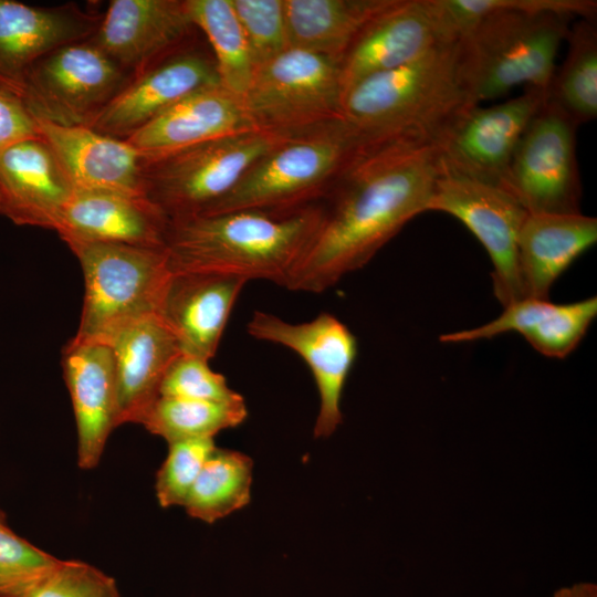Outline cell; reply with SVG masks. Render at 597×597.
Segmentation results:
<instances>
[{"label": "cell", "instance_id": "cell-30", "mask_svg": "<svg viewBox=\"0 0 597 597\" xmlns=\"http://www.w3.org/2000/svg\"><path fill=\"white\" fill-rule=\"evenodd\" d=\"M247 417L244 398L233 401H207L160 396L140 425L170 443L213 438L222 430L240 426Z\"/></svg>", "mask_w": 597, "mask_h": 597}, {"label": "cell", "instance_id": "cell-38", "mask_svg": "<svg viewBox=\"0 0 597 597\" xmlns=\"http://www.w3.org/2000/svg\"><path fill=\"white\" fill-rule=\"evenodd\" d=\"M553 597H597V585L593 583H577L559 588Z\"/></svg>", "mask_w": 597, "mask_h": 597}, {"label": "cell", "instance_id": "cell-4", "mask_svg": "<svg viewBox=\"0 0 597 597\" xmlns=\"http://www.w3.org/2000/svg\"><path fill=\"white\" fill-rule=\"evenodd\" d=\"M473 106L457 39L354 83L343 93L341 119L366 146L404 139L438 147Z\"/></svg>", "mask_w": 597, "mask_h": 597}, {"label": "cell", "instance_id": "cell-1", "mask_svg": "<svg viewBox=\"0 0 597 597\" xmlns=\"http://www.w3.org/2000/svg\"><path fill=\"white\" fill-rule=\"evenodd\" d=\"M439 171L434 145L400 139L364 147L338 179L332 207L286 289L321 293L364 268L428 211Z\"/></svg>", "mask_w": 597, "mask_h": 597}, {"label": "cell", "instance_id": "cell-33", "mask_svg": "<svg viewBox=\"0 0 597 597\" xmlns=\"http://www.w3.org/2000/svg\"><path fill=\"white\" fill-rule=\"evenodd\" d=\"M168 444L167 457L156 474V498L161 507L184 506L216 444L213 438L179 440Z\"/></svg>", "mask_w": 597, "mask_h": 597}, {"label": "cell", "instance_id": "cell-15", "mask_svg": "<svg viewBox=\"0 0 597 597\" xmlns=\"http://www.w3.org/2000/svg\"><path fill=\"white\" fill-rule=\"evenodd\" d=\"M193 28L185 0H113L91 40L134 77L178 52Z\"/></svg>", "mask_w": 597, "mask_h": 597}, {"label": "cell", "instance_id": "cell-35", "mask_svg": "<svg viewBox=\"0 0 597 597\" xmlns=\"http://www.w3.org/2000/svg\"><path fill=\"white\" fill-rule=\"evenodd\" d=\"M161 397L207 401H233L243 398L231 389L226 377L212 370L209 362L181 354L168 368L161 386Z\"/></svg>", "mask_w": 597, "mask_h": 597}, {"label": "cell", "instance_id": "cell-16", "mask_svg": "<svg viewBox=\"0 0 597 597\" xmlns=\"http://www.w3.org/2000/svg\"><path fill=\"white\" fill-rule=\"evenodd\" d=\"M102 14L76 3L36 7L0 0V87L18 96L39 59L62 45L92 38Z\"/></svg>", "mask_w": 597, "mask_h": 597}, {"label": "cell", "instance_id": "cell-2", "mask_svg": "<svg viewBox=\"0 0 597 597\" xmlns=\"http://www.w3.org/2000/svg\"><path fill=\"white\" fill-rule=\"evenodd\" d=\"M459 36V65L475 105L524 85L547 92L570 17L545 0H437Z\"/></svg>", "mask_w": 597, "mask_h": 597}, {"label": "cell", "instance_id": "cell-13", "mask_svg": "<svg viewBox=\"0 0 597 597\" xmlns=\"http://www.w3.org/2000/svg\"><path fill=\"white\" fill-rule=\"evenodd\" d=\"M547 92L525 87L505 102L471 107L438 145L441 165L460 175L502 187L513 154Z\"/></svg>", "mask_w": 597, "mask_h": 597}, {"label": "cell", "instance_id": "cell-25", "mask_svg": "<svg viewBox=\"0 0 597 597\" xmlns=\"http://www.w3.org/2000/svg\"><path fill=\"white\" fill-rule=\"evenodd\" d=\"M597 242V219L579 213H528L517 241L524 297L549 298L558 277Z\"/></svg>", "mask_w": 597, "mask_h": 597}, {"label": "cell", "instance_id": "cell-23", "mask_svg": "<svg viewBox=\"0 0 597 597\" xmlns=\"http://www.w3.org/2000/svg\"><path fill=\"white\" fill-rule=\"evenodd\" d=\"M34 121L39 137L53 150L74 189L145 196V161L126 139L86 126Z\"/></svg>", "mask_w": 597, "mask_h": 597}, {"label": "cell", "instance_id": "cell-27", "mask_svg": "<svg viewBox=\"0 0 597 597\" xmlns=\"http://www.w3.org/2000/svg\"><path fill=\"white\" fill-rule=\"evenodd\" d=\"M568 50L555 70L547 100L577 126L597 117V27L595 18H580L569 28Z\"/></svg>", "mask_w": 597, "mask_h": 597}, {"label": "cell", "instance_id": "cell-37", "mask_svg": "<svg viewBox=\"0 0 597 597\" xmlns=\"http://www.w3.org/2000/svg\"><path fill=\"white\" fill-rule=\"evenodd\" d=\"M38 136L35 121L23 102L0 87V150Z\"/></svg>", "mask_w": 597, "mask_h": 597}, {"label": "cell", "instance_id": "cell-31", "mask_svg": "<svg viewBox=\"0 0 597 597\" xmlns=\"http://www.w3.org/2000/svg\"><path fill=\"white\" fill-rule=\"evenodd\" d=\"M596 316V296L566 304L543 298L519 335L543 356L563 359L577 348Z\"/></svg>", "mask_w": 597, "mask_h": 597}, {"label": "cell", "instance_id": "cell-9", "mask_svg": "<svg viewBox=\"0 0 597 597\" xmlns=\"http://www.w3.org/2000/svg\"><path fill=\"white\" fill-rule=\"evenodd\" d=\"M132 78L90 38L39 59L28 71L18 97L34 119L90 127Z\"/></svg>", "mask_w": 597, "mask_h": 597}, {"label": "cell", "instance_id": "cell-12", "mask_svg": "<svg viewBox=\"0 0 597 597\" xmlns=\"http://www.w3.org/2000/svg\"><path fill=\"white\" fill-rule=\"evenodd\" d=\"M247 332L255 339L284 346L302 357L320 396L314 437L332 436L343 422V391L357 356V339L352 331L329 313H321L307 322L290 323L255 311Z\"/></svg>", "mask_w": 597, "mask_h": 597}, {"label": "cell", "instance_id": "cell-17", "mask_svg": "<svg viewBox=\"0 0 597 597\" xmlns=\"http://www.w3.org/2000/svg\"><path fill=\"white\" fill-rule=\"evenodd\" d=\"M221 84L213 60L196 51H178L134 76L90 126L126 139L186 96Z\"/></svg>", "mask_w": 597, "mask_h": 597}, {"label": "cell", "instance_id": "cell-3", "mask_svg": "<svg viewBox=\"0 0 597 597\" xmlns=\"http://www.w3.org/2000/svg\"><path fill=\"white\" fill-rule=\"evenodd\" d=\"M325 209L238 210L169 221L170 272H210L286 287L313 242Z\"/></svg>", "mask_w": 597, "mask_h": 597}, {"label": "cell", "instance_id": "cell-20", "mask_svg": "<svg viewBox=\"0 0 597 597\" xmlns=\"http://www.w3.org/2000/svg\"><path fill=\"white\" fill-rule=\"evenodd\" d=\"M168 218L145 196L74 189L55 231L65 242L165 249Z\"/></svg>", "mask_w": 597, "mask_h": 597}, {"label": "cell", "instance_id": "cell-10", "mask_svg": "<svg viewBox=\"0 0 597 597\" xmlns=\"http://www.w3.org/2000/svg\"><path fill=\"white\" fill-rule=\"evenodd\" d=\"M577 125L548 100L524 132L502 188L528 213H579Z\"/></svg>", "mask_w": 597, "mask_h": 597}, {"label": "cell", "instance_id": "cell-19", "mask_svg": "<svg viewBox=\"0 0 597 597\" xmlns=\"http://www.w3.org/2000/svg\"><path fill=\"white\" fill-rule=\"evenodd\" d=\"M258 129L243 100L217 84L180 100L126 140L146 165L201 143Z\"/></svg>", "mask_w": 597, "mask_h": 597}, {"label": "cell", "instance_id": "cell-28", "mask_svg": "<svg viewBox=\"0 0 597 597\" xmlns=\"http://www.w3.org/2000/svg\"><path fill=\"white\" fill-rule=\"evenodd\" d=\"M195 25L208 39L221 85L243 100L255 73L250 48L231 0H185Z\"/></svg>", "mask_w": 597, "mask_h": 597}, {"label": "cell", "instance_id": "cell-22", "mask_svg": "<svg viewBox=\"0 0 597 597\" xmlns=\"http://www.w3.org/2000/svg\"><path fill=\"white\" fill-rule=\"evenodd\" d=\"M62 367L77 433V464L94 469L116 428V379L109 345L71 338L62 350Z\"/></svg>", "mask_w": 597, "mask_h": 597}, {"label": "cell", "instance_id": "cell-32", "mask_svg": "<svg viewBox=\"0 0 597 597\" xmlns=\"http://www.w3.org/2000/svg\"><path fill=\"white\" fill-rule=\"evenodd\" d=\"M57 562L0 522V597H25Z\"/></svg>", "mask_w": 597, "mask_h": 597}, {"label": "cell", "instance_id": "cell-36", "mask_svg": "<svg viewBox=\"0 0 597 597\" xmlns=\"http://www.w3.org/2000/svg\"><path fill=\"white\" fill-rule=\"evenodd\" d=\"M25 597H122L116 580L77 559H59Z\"/></svg>", "mask_w": 597, "mask_h": 597}, {"label": "cell", "instance_id": "cell-7", "mask_svg": "<svg viewBox=\"0 0 597 597\" xmlns=\"http://www.w3.org/2000/svg\"><path fill=\"white\" fill-rule=\"evenodd\" d=\"M286 135L251 130L182 149L145 165V196L169 221L198 216L227 196Z\"/></svg>", "mask_w": 597, "mask_h": 597}, {"label": "cell", "instance_id": "cell-14", "mask_svg": "<svg viewBox=\"0 0 597 597\" xmlns=\"http://www.w3.org/2000/svg\"><path fill=\"white\" fill-rule=\"evenodd\" d=\"M457 39L436 0H391L363 27L343 55V93L362 78L408 64Z\"/></svg>", "mask_w": 597, "mask_h": 597}, {"label": "cell", "instance_id": "cell-8", "mask_svg": "<svg viewBox=\"0 0 597 597\" xmlns=\"http://www.w3.org/2000/svg\"><path fill=\"white\" fill-rule=\"evenodd\" d=\"M341 62L290 48L256 69L243 97L259 129L283 135L341 118Z\"/></svg>", "mask_w": 597, "mask_h": 597}, {"label": "cell", "instance_id": "cell-39", "mask_svg": "<svg viewBox=\"0 0 597 597\" xmlns=\"http://www.w3.org/2000/svg\"><path fill=\"white\" fill-rule=\"evenodd\" d=\"M0 522H6V521H4V514L2 513L1 510H0Z\"/></svg>", "mask_w": 597, "mask_h": 597}, {"label": "cell", "instance_id": "cell-29", "mask_svg": "<svg viewBox=\"0 0 597 597\" xmlns=\"http://www.w3.org/2000/svg\"><path fill=\"white\" fill-rule=\"evenodd\" d=\"M252 472L249 455L216 447L184 504L187 514L212 524L245 507L251 500Z\"/></svg>", "mask_w": 597, "mask_h": 597}, {"label": "cell", "instance_id": "cell-11", "mask_svg": "<svg viewBox=\"0 0 597 597\" xmlns=\"http://www.w3.org/2000/svg\"><path fill=\"white\" fill-rule=\"evenodd\" d=\"M428 211L458 219L482 244L493 266V292L503 307L524 297L517 241L528 212L507 190L453 172L440 163Z\"/></svg>", "mask_w": 597, "mask_h": 597}, {"label": "cell", "instance_id": "cell-6", "mask_svg": "<svg viewBox=\"0 0 597 597\" xmlns=\"http://www.w3.org/2000/svg\"><path fill=\"white\" fill-rule=\"evenodd\" d=\"M84 280L73 339L108 344L127 325L156 314L170 275L165 249L113 243H66Z\"/></svg>", "mask_w": 597, "mask_h": 597}, {"label": "cell", "instance_id": "cell-24", "mask_svg": "<svg viewBox=\"0 0 597 597\" xmlns=\"http://www.w3.org/2000/svg\"><path fill=\"white\" fill-rule=\"evenodd\" d=\"M107 345L115 364L116 427L140 425L160 397L168 368L182 354L180 346L156 314L127 325Z\"/></svg>", "mask_w": 597, "mask_h": 597}, {"label": "cell", "instance_id": "cell-5", "mask_svg": "<svg viewBox=\"0 0 597 597\" xmlns=\"http://www.w3.org/2000/svg\"><path fill=\"white\" fill-rule=\"evenodd\" d=\"M364 147L341 118L286 135L249 168L227 196L201 214L238 210L290 212L312 206V200L336 186Z\"/></svg>", "mask_w": 597, "mask_h": 597}, {"label": "cell", "instance_id": "cell-34", "mask_svg": "<svg viewBox=\"0 0 597 597\" xmlns=\"http://www.w3.org/2000/svg\"><path fill=\"white\" fill-rule=\"evenodd\" d=\"M231 1L255 69L290 49L283 0Z\"/></svg>", "mask_w": 597, "mask_h": 597}, {"label": "cell", "instance_id": "cell-21", "mask_svg": "<svg viewBox=\"0 0 597 597\" xmlns=\"http://www.w3.org/2000/svg\"><path fill=\"white\" fill-rule=\"evenodd\" d=\"M74 187L39 136L0 150V214L18 226L55 231Z\"/></svg>", "mask_w": 597, "mask_h": 597}, {"label": "cell", "instance_id": "cell-18", "mask_svg": "<svg viewBox=\"0 0 597 597\" xmlns=\"http://www.w3.org/2000/svg\"><path fill=\"white\" fill-rule=\"evenodd\" d=\"M247 281L210 272H171L156 315L176 337L181 353L210 360Z\"/></svg>", "mask_w": 597, "mask_h": 597}, {"label": "cell", "instance_id": "cell-26", "mask_svg": "<svg viewBox=\"0 0 597 597\" xmlns=\"http://www.w3.org/2000/svg\"><path fill=\"white\" fill-rule=\"evenodd\" d=\"M391 0H283L290 48L341 62L363 27Z\"/></svg>", "mask_w": 597, "mask_h": 597}]
</instances>
